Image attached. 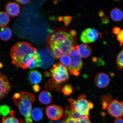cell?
Wrapping results in <instances>:
<instances>
[{
  "label": "cell",
  "mask_w": 123,
  "mask_h": 123,
  "mask_svg": "<svg viewBox=\"0 0 123 123\" xmlns=\"http://www.w3.org/2000/svg\"><path fill=\"white\" fill-rule=\"evenodd\" d=\"M104 13L102 11L100 10L99 13V15L100 17H102L104 16Z\"/></svg>",
  "instance_id": "60d3db41"
},
{
  "label": "cell",
  "mask_w": 123,
  "mask_h": 123,
  "mask_svg": "<svg viewBox=\"0 0 123 123\" xmlns=\"http://www.w3.org/2000/svg\"><path fill=\"white\" fill-rule=\"evenodd\" d=\"M61 86L53 80L51 78L46 83L45 88L47 90L54 91H59L61 90Z\"/></svg>",
  "instance_id": "603a6c76"
},
{
  "label": "cell",
  "mask_w": 123,
  "mask_h": 123,
  "mask_svg": "<svg viewBox=\"0 0 123 123\" xmlns=\"http://www.w3.org/2000/svg\"><path fill=\"white\" fill-rule=\"evenodd\" d=\"M78 46L72 47L68 54L71 60L68 70L70 74L77 76L79 75L80 71L83 65L81 57L78 53Z\"/></svg>",
  "instance_id": "277c9868"
},
{
  "label": "cell",
  "mask_w": 123,
  "mask_h": 123,
  "mask_svg": "<svg viewBox=\"0 0 123 123\" xmlns=\"http://www.w3.org/2000/svg\"><path fill=\"white\" fill-rule=\"evenodd\" d=\"M12 35V31L10 28L5 27L0 29V38L3 41H8L11 38Z\"/></svg>",
  "instance_id": "ac0fdd59"
},
{
  "label": "cell",
  "mask_w": 123,
  "mask_h": 123,
  "mask_svg": "<svg viewBox=\"0 0 123 123\" xmlns=\"http://www.w3.org/2000/svg\"><path fill=\"white\" fill-rule=\"evenodd\" d=\"M32 119L36 121H40L43 117V113L42 110L38 108L34 109L31 113Z\"/></svg>",
  "instance_id": "7402d4cb"
},
{
  "label": "cell",
  "mask_w": 123,
  "mask_h": 123,
  "mask_svg": "<svg viewBox=\"0 0 123 123\" xmlns=\"http://www.w3.org/2000/svg\"><path fill=\"white\" fill-rule=\"evenodd\" d=\"M74 39L71 35H69L65 42L61 43L50 46H56L61 49L64 54V55L68 54L70 51L72 47H73Z\"/></svg>",
  "instance_id": "5bb4252c"
},
{
  "label": "cell",
  "mask_w": 123,
  "mask_h": 123,
  "mask_svg": "<svg viewBox=\"0 0 123 123\" xmlns=\"http://www.w3.org/2000/svg\"><path fill=\"white\" fill-rule=\"evenodd\" d=\"M117 39L120 43V46L123 44V30H121L120 33L117 36Z\"/></svg>",
  "instance_id": "d6a6232c"
},
{
  "label": "cell",
  "mask_w": 123,
  "mask_h": 123,
  "mask_svg": "<svg viewBox=\"0 0 123 123\" xmlns=\"http://www.w3.org/2000/svg\"><path fill=\"white\" fill-rule=\"evenodd\" d=\"M37 50L30 43L24 41L16 43L10 52L12 63L18 68L27 69L28 62L32 58L38 57Z\"/></svg>",
  "instance_id": "6da1fadb"
},
{
  "label": "cell",
  "mask_w": 123,
  "mask_h": 123,
  "mask_svg": "<svg viewBox=\"0 0 123 123\" xmlns=\"http://www.w3.org/2000/svg\"><path fill=\"white\" fill-rule=\"evenodd\" d=\"M46 113L49 119L53 121H57L61 118L63 114V110L59 106L53 105L48 107Z\"/></svg>",
  "instance_id": "30bf717a"
},
{
  "label": "cell",
  "mask_w": 123,
  "mask_h": 123,
  "mask_svg": "<svg viewBox=\"0 0 123 123\" xmlns=\"http://www.w3.org/2000/svg\"><path fill=\"white\" fill-rule=\"evenodd\" d=\"M19 99L14 100V104L18 107L20 113L25 117V123H33L31 115L32 106L35 100L34 95L29 92H21Z\"/></svg>",
  "instance_id": "7a4b0ae2"
},
{
  "label": "cell",
  "mask_w": 123,
  "mask_h": 123,
  "mask_svg": "<svg viewBox=\"0 0 123 123\" xmlns=\"http://www.w3.org/2000/svg\"><path fill=\"white\" fill-rule=\"evenodd\" d=\"M70 34L72 36H74L76 35V32L75 30H72L71 31Z\"/></svg>",
  "instance_id": "ab89813d"
},
{
  "label": "cell",
  "mask_w": 123,
  "mask_h": 123,
  "mask_svg": "<svg viewBox=\"0 0 123 123\" xmlns=\"http://www.w3.org/2000/svg\"><path fill=\"white\" fill-rule=\"evenodd\" d=\"M110 17L113 21L118 22L121 20L123 18V12L117 7H115L110 12Z\"/></svg>",
  "instance_id": "d6986e66"
},
{
  "label": "cell",
  "mask_w": 123,
  "mask_h": 123,
  "mask_svg": "<svg viewBox=\"0 0 123 123\" xmlns=\"http://www.w3.org/2000/svg\"><path fill=\"white\" fill-rule=\"evenodd\" d=\"M30 1V0H16V1L19 4L25 5L28 3Z\"/></svg>",
  "instance_id": "8d00e7d4"
},
{
  "label": "cell",
  "mask_w": 123,
  "mask_h": 123,
  "mask_svg": "<svg viewBox=\"0 0 123 123\" xmlns=\"http://www.w3.org/2000/svg\"><path fill=\"white\" fill-rule=\"evenodd\" d=\"M95 83L97 87L99 88L107 87L110 83V80L108 75L104 73H99L95 77Z\"/></svg>",
  "instance_id": "8fae6325"
},
{
  "label": "cell",
  "mask_w": 123,
  "mask_h": 123,
  "mask_svg": "<svg viewBox=\"0 0 123 123\" xmlns=\"http://www.w3.org/2000/svg\"><path fill=\"white\" fill-rule=\"evenodd\" d=\"M39 62L38 67L46 69L53 65L55 57L52 51L49 48L43 50H37Z\"/></svg>",
  "instance_id": "8992f818"
},
{
  "label": "cell",
  "mask_w": 123,
  "mask_h": 123,
  "mask_svg": "<svg viewBox=\"0 0 123 123\" xmlns=\"http://www.w3.org/2000/svg\"><path fill=\"white\" fill-rule=\"evenodd\" d=\"M62 92L65 96H68L73 93V88L70 85H67L64 86L62 90Z\"/></svg>",
  "instance_id": "f546056e"
},
{
  "label": "cell",
  "mask_w": 123,
  "mask_h": 123,
  "mask_svg": "<svg viewBox=\"0 0 123 123\" xmlns=\"http://www.w3.org/2000/svg\"><path fill=\"white\" fill-rule=\"evenodd\" d=\"M60 61L62 64L65 67H67L70 65L71 60L68 55H63L60 58Z\"/></svg>",
  "instance_id": "83f0119b"
},
{
  "label": "cell",
  "mask_w": 123,
  "mask_h": 123,
  "mask_svg": "<svg viewBox=\"0 0 123 123\" xmlns=\"http://www.w3.org/2000/svg\"><path fill=\"white\" fill-rule=\"evenodd\" d=\"M111 96L110 94H107L105 96H103L101 98V100L102 101V105L104 108H105L107 107L108 105L112 101Z\"/></svg>",
  "instance_id": "f1b7e54d"
},
{
  "label": "cell",
  "mask_w": 123,
  "mask_h": 123,
  "mask_svg": "<svg viewBox=\"0 0 123 123\" xmlns=\"http://www.w3.org/2000/svg\"><path fill=\"white\" fill-rule=\"evenodd\" d=\"M64 123H92L89 117L86 115H82L79 119H73L68 118L63 119Z\"/></svg>",
  "instance_id": "44dd1931"
},
{
  "label": "cell",
  "mask_w": 123,
  "mask_h": 123,
  "mask_svg": "<svg viewBox=\"0 0 123 123\" xmlns=\"http://www.w3.org/2000/svg\"><path fill=\"white\" fill-rule=\"evenodd\" d=\"M15 114L14 111H12L10 115L7 117L2 118V123H23L22 120L15 117Z\"/></svg>",
  "instance_id": "ffe728a7"
},
{
  "label": "cell",
  "mask_w": 123,
  "mask_h": 123,
  "mask_svg": "<svg viewBox=\"0 0 123 123\" xmlns=\"http://www.w3.org/2000/svg\"><path fill=\"white\" fill-rule=\"evenodd\" d=\"M114 123H123V119L121 117L117 118Z\"/></svg>",
  "instance_id": "f35d334b"
},
{
  "label": "cell",
  "mask_w": 123,
  "mask_h": 123,
  "mask_svg": "<svg viewBox=\"0 0 123 123\" xmlns=\"http://www.w3.org/2000/svg\"><path fill=\"white\" fill-rule=\"evenodd\" d=\"M49 123H64L63 121H51Z\"/></svg>",
  "instance_id": "b9f144b4"
},
{
  "label": "cell",
  "mask_w": 123,
  "mask_h": 123,
  "mask_svg": "<svg viewBox=\"0 0 123 123\" xmlns=\"http://www.w3.org/2000/svg\"><path fill=\"white\" fill-rule=\"evenodd\" d=\"M5 10L9 16L11 17H15L19 14L20 7L17 3L10 2L8 3L6 6Z\"/></svg>",
  "instance_id": "4fadbf2b"
},
{
  "label": "cell",
  "mask_w": 123,
  "mask_h": 123,
  "mask_svg": "<svg viewBox=\"0 0 123 123\" xmlns=\"http://www.w3.org/2000/svg\"><path fill=\"white\" fill-rule=\"evenodd\" d=\"M86 96L83 94L80 96L77 100L70 99L68 101L72 107L80 114L89 116L90 110L93 108V105L86 99Z\"/></svg>",
  "instance_id": "3957f363"
},
{
  "label": "cell",
  "mask_w": 123,
  "mask_h": 123,
  "mask_svg": "<svg viewBox=\"0 0 123 123\" xmlns=\"http://www.w3.org/2000/svg\"><path fill=\"white\" fill-rule=\"evenodd\" d=\"M55 57L56 59H59L64 55L62 50L57 47L56 46H50Z\"/></svg>",
  "instance_id": "d4e9b609"
},
{
  "label": "cell",
  "mask_w": 123,
  "mask_h": 123,
  "mask_svg": "<svg viewBox=\"0 0 123 123\" xmlns=\"http://www.w3.org/2000/svg\"><path fill=\"white\" fill-rule=\"evenodd\" d=\"M50 74L52 79L58 84L66 82L69 79L67 67L59 63L53 65L50 70Z\"/></svg>",
  "instance_id": "5b68a950"
},
{
  "label": "cell",
  "mask_w": 123,
  "mask_h": 123,
  "mask_svg": "<svg viewBox=\"0 0 123 123\" xmlns=\"http://www.w3.org/2000/svg\"><path fill=\"white\" fill-rule=\"evenodd\" d=\"M21 95L20 93H17L15 94L12 99L15 100L19 99Z\"/></svg>",
  "instance_id": "74e56055"
},
{
  "label": "cell",
  "mask_w": 123,
  "mask_h": 123,
  "mask_svg": "<svg viewBox=\"0 0 123 123\" xmlns=\"http://www.w3.org/2000/svg\"><path fill=\"white\" fill-rule=\"evenodd\" d=\"M10 21L9 16L6 12H0V27H5Z\"/></svg>",
  "instance_id": "cb8c5ba5"
},
{
  "label": "cell",
  "mask_w": 123,
  "mask_h": 123,
  "mask_svg": "<svg viewBox=\"0 0 123 123\" xmlns=\"http://www.w3.org/2000/svg\"><path fill=\"white\" fill-rule=\"evenodd\" d=\"M78 51L81 57L87 58L91 54L92 49L89 45L86 44H82L78 46Z\"/></svg>",
  "instance_id": "2e32d148"
},
{
  "label": "cell",
  "mask_w": 123,
  "mask_h": 123,
  "mask_svg": "<svg viewBox=\"0 0 123 123\" xmlns=\"http://www.w3.org/2000/svg\"><path fill=\"white\" fill-rule=\"evenodd\" d=\"M3 66V64L2 63L0 62V68H2Z\"/></svg>",
  "instance_id": "7bdbcfd3"
},
{
  "label": "cell",
  "mask_w": 123,
  "mask_h": 123,
  "mask_svg": "<svg viewBox=\"0 0 123 123\" xmlns=\"http://www.w3.org/2000/svg\"><path fill=\"white\" fill-rule=\"evenodd\" d=\"M116 64L119 70H123V49L117 57Z\"/></svg>",
  "instance_id": "484cf974"
},
{
  "label": "cell",
  "mask_w": 123,
  "mask_h": 123,
  "mask_svg": "<svg viewBox=\"0 0 123 123\" xmlns=\"http://www.w3.org/2000/svg\"><path fill=\"white\" fill-rule=\"evenodd\" d=\"M33 88L34 91L35 92H38L40 90L39 86L38 84L34 85L33 86Z\"/></svg>",
  "instance_id": "d590c367"
},
{
  "label": "cell",
  "mask_w": 123,
  "mask_h": 123,
  "mask_svg": "<svg viewBox=\"0 0 123 123\" xmlns=\"http://www.w3.org/2000/svg\"><path fill=\"white\" fill-rule=\"evenodd\" d=\"M107 111L111 116L116 118L123 117V102L115 99L107 106Z\"/></svg>",
  "instance_id": "ba28073f"
},
{
  "label": "cell",
  "mask_w": 123,
  "mask_h": 123,
  "mask_svg": "<svg viewBox=\"0 0 123 123\" xmlns=\"http://www.w3.org/2000/svg\"><path fill=\"white\" fill-rule=\"evenodd\" d=\"M39 62V59L38 57L35 59L31 63L30 65L29 66V68L30 69H33L38 67V64Z\"/></svg>",
  "instance_id": "1f68e13d"
},
{
  "label": "cell",
  "mask_w": 123,
  "mask_h": 123,
  "mask_svg": "<svg viewBox=\"0 0 123 123\" xmlns=\"http://www.w3.org/2000/svg\"><path fill=\"white\" fill-rule=\"evenodd\" d=\"M72 18L70 16H65L64 17H59L58 20L60 21H63L65 26L69 25L71 21Z\"/></svg>",
  "instance_id": "4dcf8cb0"
},
{
  "label": "cell",
  "mask_w": 123,
  "mask_h": 123,
  "mask_svg": "<svg viewBox=\"0 0 123 123\" xmlns=\"http://www.w3.org/2000/svg\"><path fill=\"white\" fill-rule=\"evenodd\" d=\"M10 113V108L8 105H4L0 106V116L6 117Z\"/></svg>",
  "instance_id": "4316f807"
},
{
  "label": "cell",
  "mask_w": 123,
  "mask_h": 123,
  "mask_svg": "<svg viewBox=\"0 0 123 123\" xmlns=\"http://www.w3.org/2000/svg\"><path fill=\"white\" fill-rule=\"evenodd\" d=\"M121 31V28L119 27H114L112 28V32L115 35H118Z\"/></svg>",
  "instance_id": "836d02e7"
},
{
  "label": "cell",
  "mask_w": 123,
  "mask_h": 123,
  "mask_svg": "<svg viewBox=\"0 0 123 123\" xmlns=\"http://www.w3.org/2000/svg\"><path fill=\"white\" fill-rule=\"evenodd\" d=\"M69 34L65 32L60 31L53 35L50 38V45H54L65 42Z\"/></svg>",
  "instance_id": "7c38bea8"
},
{
  "label": "cell",
  "mask_w": 123,
  "mask_h": 123,
  "mask_svg": "<svg viewBox=\"0 0 123 123\" xmlns=\"http://www.w3.org/2000/svg\"><path fill=\"white\" fill-rule=\"evenodd\" d=\"M11 88L7 76L0 72V100L8 95Z\"/></svg>",
  "instance_id": "9c48e42d"
},
{
  "label": "cell",
  "mask_w": 123,
  "mask_h": 123,
  "mask_svg": "<svg viewBox=\"0 0 123 123\" xmlns=\"http://www.w3.org/2000/svg\"><path fill=\"white\" fill-rule=\"evenodd\" d=\"M28 80L31 84H37L42 80V75L37 71L31 70L28 74Z\"/></svg>",
  "instance_id": "9a60e30c"
},
{
  "label": "cell",
  "mask_w": 123,
  "mask_h": 123,
  "mask_svg": "<svg viewBox=\"0 0 123 123\" xmlns=\"http://www.w3.org/2000/svg\"><path fill=\"white\" fill-rule=\"evenodd\" d=\"M102 35L94 28H88L83 31L80 36V39L82 42L89 43L96 41L102 38Z\"/></svg>",
  "instance_id": "52a82bcc"
},
{
  "label": "cell",
  "mask_w": 123,
  "mask_h": 123,
  "mask_svg": "<svg viewBox=\"0 0 123 123\" xmlns=\"http://www.w3.org/2000/svg\"><path fill=\"white\" fill-rule=\"evenodd\" d=\"M53 99L52 95L49 92L44 91L41 92L38 96V99L41 103L48 104L52 102Z\"/></svg>",
  "instance_id": "e0dca14e"
},
{
  "label": "cell",
  "mask_w": 123,
  "mask_h": 123,
  "mask_svg": "<svg viewBox=\"0 0 123 123\" xmlns=\"http://www.w3.org/2000/svg\"><path fill=\"white\" fill-rule=\"evenodd\" d=\"M101 21L103 24H107L109 22V19L108 17L107 16H104L102 17Z\"/></svg>",
  "instance_id": "e575fe53"
}]
</instances>
